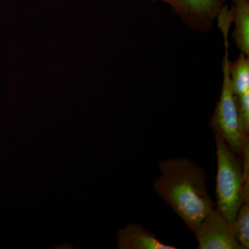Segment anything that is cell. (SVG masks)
I'll list each match as a JSON object with an SVG mask.
<instances>
[{
	"label": "cell",
	"instance_id": "6da1fadb",
	"mask_svg": "<svg viewBox=\"0 0 249 249\" xmlns=\"http://www.w3.org/2000/svg\"><path fill=\"white\" fill-rule=\"evenodd\" d=\"M160 169L154 190L194 232L215 208L204 168L188 159L172 158L160 161Z\"/></svg>",
	"mask_w": 249,
	"mask_h": 249
},
{
	"label": "cell",
	"instance_id": "7a4b0ae2",
	"mask_svg": "<svg viewBox=\"0 0 249 249\" xmlns=\"http://www.w3.org/2000/svg\"><path fill=\"white\" fill-rule=\"evenodd\" d=\"M217 157V209L233 225L245 197L249 196V160L242 163L218 132L213 131Z\"/></svg>",
	"mask_w": 249,
	"mask_h": 249
},
{
	"label": "cell",
	"instance_id": "3957f363",
	"mask_svg": "<svg viewBox=\"0 0 249 249\" xmlns=\"http://www.w3.org/2000/svg\"><path fill=\"white\" fill-rule=\"evenodd\" d=\"M229 19H221L218 27L222 31L224 38L225 54L223 58V85L220 98L211 121L210 125L213 130L218 132L229 147L238 157H242L244 150L249 142V136L246 135L239 121L236 107L235 96L232 92L230 74H229V35L231 26Z\"/></svg>",
	"mask_w": 249,
	"mask_h": 249
},
{
	"label": "cell",
	"instance_id": "277c9868",
	"mask_svg": "<svg viewBox=\"0 0 249 249\" xmlns=\"http://www.w3.org/2000/svg\"><path fill=\"white\" fill-rule=\"evenodd\" d=\"M163 1L175 14L194 30L207 33L213 27L219 11L227 0H147Z\"/></svg>",
	"mask_w": 249,
	"mask_h": 249
},
{
	"label": "cell",
	"instance_id": "5b68a950",
	"mask_svg": "<svg viewBox=\"0 0 249 249\" xmlns=\"http://www.w3.org/2000/svg\"><path fill=\"white\" fill-rule=\"evenodd\" d=\"M194 232L198 249H244L237 240L233 225L217 207L201 221Z\"/></svg>",
	"mask_w": 249,
	"mask_h": 249
},
{
	"label": "cell",
	"instance_id": "8992f818",
	"mask_svg": "<svg viewBox=\"0 0 249 249\" xmlns=\"http://www.w3.org/2000/svg\"><path fill=\"white\" fill-rule=\"evenodd\" d=\"M119 249H176L160 242L157 236L139 224H130L120 229L117 235Z\"/></svg>",
	"mask_w": 249,
	"mask_h": 249
},
{
	"label": "cell",
	"instance_id": "52a82bcc",
	"mask_svg": "<svg viewBox=\"0 0 249 249\" xmlns=\"http://www.w3.org/2000/svg\"><path fill=\"white\" fill-rule=\"evenodd\" d=\"M232 1V22L235 23L232 37L241 53L249 56V1Z\"/></svg>",
	"mask_w": 249,
	"mask_h": 249
},
{
	"label": "cell",
	"instance_id": "ba28073f",
	"mask_svg": "<svg viewBox=\"0 0 249 249\" xmlns=\"http://www.w3.org/2000/svg\"><path fill=\"white\" fill-rule=\"evenodd\" d=\"M229 74L232 92L240 96L249 92V58L241 53L235 62L229 60Z\"/></svg>",
	"mask_w": 249,
	"mask_h": 249
},
{
	"label": "cell",
	"instance_id": "9c48e42d",
	"mask_svg": "<svg viewBox=\"0 0 249 249\" xmlns=\"http://www.w3.org/2000/svg\"><path fill=\"white\" fill-rule=\"evenodd\" d=\"M234 231L244 249L249 248V202H243L233 224Z\"/></svg>",
	"mask_w": 249,
	"mask_h": 249
},
{
	"label": "cell",
	"instance_id": "30bf717a",
	"mask_svg": "<svg viewBox=\"0 0 249 249\" xmlns=\"http://www.w3.org/2000/svg\"><path fill=\"white\" fill-rule=\"evenodd\" d=\"M235 96V95H234ZM237 115L242 130L249 135V92L240 96H235Z\"/></svg>",
	"mask_w": 249,
	"mask_h": 249
}]
</instances>
